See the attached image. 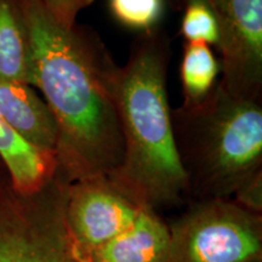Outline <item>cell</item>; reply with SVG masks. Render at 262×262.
Wrapping results in <instances>:
<instances>
[{
    "mask_svg": "<svg viewBox=\"0 0 262 262\" xmlns=\"http://www.w3.org/2000/svg\"><path fill=\"white\" fill-rule=\"evenodd\" d=\"M95 0H40L51 17L64 28H72L81 10L93 4Z\"/></svg>",
    "mask_w": 262,
    "mask_h": 262,
    "instance_id": "9a60e30c",
    "label": "cell"
},
{
    "mask_svg": "<svg viewBox=\"0 0 262 262\" xmlns=\"http://www.w3.org/2000/svg\"><path fill=\"white\" fill-rule=\"evenodd\" d=\"M206 2L220 27L219 85L233 96L262 100V0Z\"/></svg>",
    "mask_w": 262,
    "mask_h": 262,
    "instance_id": "8992f818",
    "label": "cell"
},
{
    "mask_svg": "<svg viewBox=\"0 0 262 262\" xmlns=\"http://www.w3.org/2000/svg\"><path fill=\"white\" fill-rule=\"evenodd\" d=\"M175 145L196 201L231 199L262 171V100L229 95L216 85L194 106L171 110Z\"/></svg>",
    "mask_w": 262,
    "mask_h": 262,
    "instance_id": "3957f363",
    "label": "cell"
},
{
    "mask_svg": "<svg viewBox=\"0 0 262 262\" xmlns=\"http://www.w3.org/2000/svg\"><path fill=\"white\" fill-rule=\"evenodd\" d=\"M221 77V63L209 45L185 42L180 80L183 102L181 106H194L210 95Z\"/></svg>",
    "mask_w": 262,
    "mask_h": 262,
    "instance_id": "7c38bea8",
    "label": "cell"
},
{
    "mask_svg": "<svg viewBox=\"0 0 262 262\" xmlns=\"http://www.w3.org/2000/svg\"><path fill=\"white\" fill-rule=\"evenodd\" d=\"M231 199L245 210L262 215V171L242 185Z\"/></svg>",
    "mask_w": 262,
    "mask_h": 262,
    "instance_id": "2e32d148",
    "label": "cell"
},
{
    "mask_svg": "<svg viewBox=\"0 0 262 262\" xmlns=\"http://www.w3.org/2000/svg\"><path fill=\"white\" fill-rule=\"evenodd\" d=\"M169 227L156 210L142 208L129 228L89 255L91 262H165Z\"/></svg>",
    "mask_w": 262,
    "mask_h": 262,
    "instance_id": "9c48e42d",
    "label": "cell"
},
{
    "mask_svg": "<svg viewBox=\"0 0 262 262\" xmlns=\"http://www.w3.org/2000/svg\"><path fill=\"white\" fill-rule=\"evenodd\" d=\"M0 178H2V176H0Z\"/></svg>",
    "mask_w": 262,
    "mask_h": 262,
    "instance_id": "ac0fdd59",
    "label": "cell"
},
{
    "mask_svg": "<svg viewBox=\"0 0 262 262\" xmlns=\"http://www.w3.org/2000/svg\"><path fill=\"white\" fill-rule=\"evenodd\" d=\"M0 118L29 145L55 153L56 120L32 85L0 83Z\"/></svg>",
    "mask_w": 262,
    "mask_h": 262,
    "instance_id": "ba28073f",
    "label": "cell"
},
{
    "mask_svg": "<svg viewBox=\"0 0 262 262\" xmlns=\"http://www.w3.org/2000/svg\"><path fill=\"white\" fill-rule=\"evenodd\" d=\"M0 83L33 85L31 38L18 0H0Z\"/></svg>",
    "mask_w": 262,
    "mask_h": 262,
    "instance_id": "8fae6325",
    "label": "cell"
},
{
    "mask_svg": "<svg viewBox=\"0 0 262 262\" xmlns=\"http://www.w3.org/2000/svg\"><path fill=\"white\" fill-rule=\"evenodd\" d=\"M0 160L9 182L22 194L37 192L56 172L55 153L39 149L21 139L0 118Z\"/></svg>",
    "mask_w": 262,
    "mask_h": 262,
    "instance_id": "30bf717a",
    "label": "cell"
},
{
    "mask_svg": "<svg viewBox=\"0 0 262 262\" xmlns=\"http://www.w3.org/2000/svg\"><path fill=\"white\" fill-rule=\"evenodd\" d=\"M170 57L162 29L141 33L126 63L119 66L114 93L123 157L108 179L136 204L156 211L189 194L166 93Z\"/></svg>",
    "mask_w": 262,
    "mask_h": 262,
    "instance_id": "7a4b0ae2",
    "label": "cell"
},
{
    "mask_svg": "<svg viewBox=\"0 0 262 262\" xmlns=\"http://www.w3.org/2000/svg\"><path fill=\"white\" fill-rule=\"evenodd\" d=\"M70 186L56 172L39 191L22 194L0 178V262H91L66 224Z\"/></svg>",
    "mask_w": 262,
    "mask_h": 262,
    "instance_id": "277c9868",
    "label": "cell"
},
{
    "mask_svg": "<svg viewBox=\"0 0 262 262\" xmlns=\"http://www.w3.org/2000/svg\"><path fill=\"white\" fill-rule=\"evenodd\" d=\"M32 48L33 88L56 120L57 169L71 183L110 176L123 157L119 66L93 29L58 25L40 0H18Z\"/></svg>",
    "mask_w": 262,
    "mask_h": 262,
    "instance_id": "6da1fadb",
    "label": "cell"
},
{
    "mask_svg": "<svg viewBox=\"0 0 262 262\" xmlns=\"http://www.w3.org/2000/svg\"><path fill=\"white\" fill-rule=\"evenodd\" d=\"M108 9L120 26L141 34L159 28L165 0H108Z\"/></svg>",
    "mask_w": 262,
    "mask_h": 262,
    "instance_id": "5bb4252c",
    "label": "cell"
},
{
    "mask_svg": "<svg viewBox=\"0 0 262 262\" xmlns=\"http://www.w3.org/2000/svg\"><path fill=\"white\" fill-rule=\"evenodd\" d=\"M4 175H6V171L4 169V165H3L2 160H0V176H4Z\"/></svg>",
    "mask_w": 262,
    "mask_h": 262,
    "instance_id": "e0dca14e",
    "label": "cell"
},
{
    "mask_svg": "<svg viewBox=\"0 0 262 262\" xmlns=\"http://www.w3.org/2000/svg\"><path fill=\"white\" fill-rule=\"evenodd\" d=\"M173 9L182 10L180 33L186 42L220 47V27L206 0H178Z\"/></svg>",
    "mask_w": 262,
    "mask_h": 262,
    "instance_id": "4fadbf2b",
    "label": "cell"
},
{
    "mask_svg": "<svg viewBox=\"0 0 262 262\" xmlns=\"http://www.w3.org/2000/svg\"><path fill=\"white\" fill-rule=\"evenodd\" d=\"M168 227L165 262H262V215L232 199L196 201Z\"/></svg>",
    "mask_w": 262,
    "mask_h": 262,
    "instance_id": "5b68a950",
    "label": "cell"
},
{
    "mask_svg": "<svg viewBox=\"0 0 262 262\" xmlns=\"http://www.w3.org/2000/svg\"><path fill=\"white\" fill-rule=\"evenodd\" d=\"M142 206L107 176L71 183L66 204L68 232L86 256L129 228Z\"/></svg>",
    "mask_w": 262,
    "mask_h": 262,
    "instance_id": "52a82bcc",
    "label": "cell"
}]
</instances>
